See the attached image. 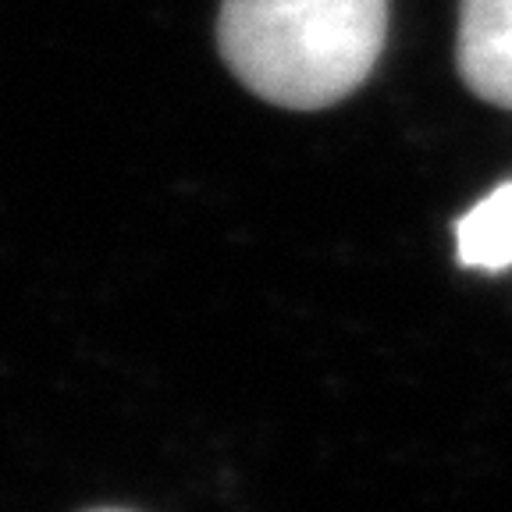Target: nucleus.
<instances>
[{
  "mask_svg": "<svg viewBox=\"0 0 512 512\" xmlns=\"http://www.w3.org/2000/svg\"><path fill=\"white\" fill-rule=\"evenodd\" d=\"M388 36V0H224L217 43L249 93L320 111L363 86Z\"/></svg>",
  "mask_w": 512,
  "mask_h": 512,
  "instance_id": "obj_1",
  "label": "nucleus"
},
{
  "mask_svg": "<svg viewBox=\"0 0 512 512\" xmlns=\"http://www.w3.org/2000/svg\"><path fill=\"white\" fill-rule=\"evenodd\" d=\"M459 72L480 100L512 111V0H463Z\"/></svg>",
  "mask_w": 512,
  "mask_h": 512,
  "instance_id": "obj_2",
  "label": "nucleus"
},
{
  "mask_svg": "<svg viewBox=\"0 0 512 512\" xmlns=\"http://www.w3.org/2000/svg\"><path fill=\"white\" fill-rule=\"evenodd\" d=\"M456 256L463 267H477V271L512 267V182L498 185L459 217Z\"/></svg>",
  "mask_w": 512,
  "mask_h": 512,
  "instance_id": "obj_3",
  "label": "nucleus"
},
{
  "mask_svg": "<svg viewBox=\"0 0 512 512\" xmlns=\"http://www.w3.org/2000/svg\"><path fill=\"white\" fill-rule=\"evenodd\" d=\"M89 512H128V509H89Z\"/></svg>",
  "mask_w": 512,
  "mask_h": 512,
  "instance_id": "obj_4",
  "label": "nucleus"
}]
</instances>
